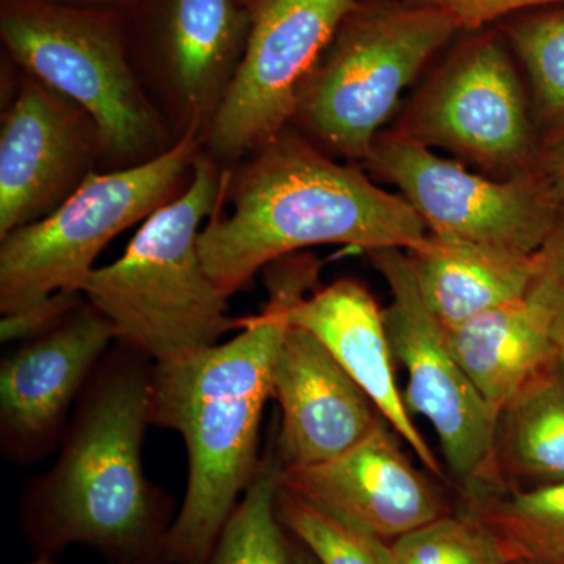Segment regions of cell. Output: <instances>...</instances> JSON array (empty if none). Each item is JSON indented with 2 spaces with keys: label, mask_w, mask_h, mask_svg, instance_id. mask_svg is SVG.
I'll return each instance as SVG.
<instances>
[{
  "label": "cell",
  "mask_w": 564,
  "mask_h": 564,
  "mask_svg": "<svg viewBox=\"0 0 564 564\" xmlns=\"http://www.w3.org/2000/svg\"><path fill=\"white\" fill-rule=\"evenodd\" d=\"M126 17L137 74L174 139L196 131L204 143L247 50V3L143 0Z\"/></svg>",
  "instance_id": "obj_10"
},
{
  "label": "cell",
  "mask_w": 564,
  "mask_h": 564,
  "mask_svg": "<svg viewBox=\"0 0 564 564\" xmlns=\"http://www.w3.org/2000/svg\"><path fill=\"white\" fill-rule=\"evenodd\" d=\"M362 166L399 188L433 236L533 256L562 214L533 172L481 176L397 129L378 135Z\"/></svg>",
  "instance_id": "obj_8"
},
{
  "label": "cell",
  "mask_w": 564,
  "mask_h": 564,
  "mask_svg": "<svg viewBox=\"0 0 564 564\" xmlns=\"http://www.w3.org/2000/svg\"><path fill=\"white\" fill-rule=\"evenodd\" d=\"M47 2L62 3V6L80 7V9H96L131 13L143 0H47Z\"/></svg>",
  "instance_id": "obj_29"
},
{
  "label": "cell",
  "mask_w": 564,
  "mask_h": 564,
  "mask_svg": "<svg viewBox=\"0 0 564 564\" xmlns=\"http://www.w3.org/2000/svg\"><path fill=\"white\" fill-rule=\"evenodd\" d=\"M3 54L77 104L101 135L102 172L159 158L176 139L144 90L120 11L0 0Z\"/></svg>",
  "instance_id": "obj_5"
},
{
  "label": "cell",
  "mask_w": 564,
  "mask_h": 564,
  "mask_svg": "<svg viewBox=\"0 0 564 564\" xmlns=\"http://www.w3.org/2000/svg\"><path fill=\"white\" fill-rule=\"evenodd\" d=\"M282 486L386 543L451 513L440 489L403 454L388 422L339 458L282 470Z\"/></svg>",
  "instance_id": "obj_16"
},
{
  "label": "cell",
  "mask_w": 564,
  "mask_h": 564,
  "mask_svg": "<svg viewBox=\"0 0 564 564\" xmlns=\"http://www.w3.org/2000/svg\"><path fill=\"white\" fill-rule=\"evenodd\" d=\"M152 367L115 343L74 408L57 462L25 485L20 521L36 558L85 545L107 564H170L176 505L141 462Z\"/></svg>",
  "instance_id": "obj_2"
},
{
  "label": "cell",
  "mask_w": 564,
  "mask_h": 564,
  "mask_svg": "<svg viewBox=\"0 0 564 564\" xmlns=\"http://www.w3.org/2000/svg\"><path fill=\"white\" fill-rule=\"evenodd\" d=\"M204 150L188 131L141 165L93 173L58 209L0 239V314L61 291L84 292L99 254L184 193Z\"/></svg>",
  "instance_id": "obj_7"
},
{
  "label": "cell",
  "mask_w": 564,
  "mask_h": 564,
  "mask_svg": "<svg viewBox=\"0 0 564 564\" xmlns=\"http://www.w3.org/2000/svg\"><path fill=\"white\" fill-rule=\"evenodd\" d=\"M25 564H61V563H55L54 558H36V560H33V562L25 563Z\"/></svg>",
  "instance_id": "obj_32"
},
{
  "label": "cell",
  "mask_w": 564,
  "mask_h": 564,
  "mask_svg": "<svg viewBox=\"0 0 564 564\" xmlns=\"http://www.w3.org/2000/svg\"><path fill=\"white\" fill-rule=\"evenodd\" d=\"M525 300L540 315L558 355L564 356V212L534 252V272Z\"/></svg>",
  "instance_id": "obj_26"
},
{
  "label": "cell",
  "mask_w": 564,
  "mask_h": 564,
  "mask_svg": "<svg viewBox=\"0 0 564 564\" xmlns=\"http://www.w3.org/2000/svg\"><path fill=\"white\" fill-rule=\"evenodd\" d=\"M556 181H558V187H556V191H558V193H562V196L564 198V159L562 163H560L558 170H556Z\"/></svg>",
  "instance_id": "obj_31"
},
{
  "label": "cell",
  "mask_w": 564,
  "mask_h": 564,
  "mask_svg": "<svg viewBox=\"0 0 564 564\" xmlns=\"http://www.w3.org/2000/svg\"><path fill=\"white\" fill-rule=\"evenodd\" d=\"M430 231L403 196L375 184L359 163H340L288 128L225 169L220 202L199 251L226 296L267 265L317 245L417 250Z\"/></svg>",
  "instance_id": "obj_3"
},
{
  "label": "cell",
  "mask_w": 564,
  "mask_h": 564,
  "mask_svg": "<svg viewBox=\"0 0 564 564\" xmlns=\"http://www.w3.org/2000/svg\"><path fill=\"white\" fill-rule=\"evenodd\" d=\"M514 564H545V563H530V562H521V563H514Z\"/></svg>",
  "instance_id": "obj_33"
},
{
  "label": "cell",
  "mask_w": 564,
  "mask_h": 564,
  "mask_svg": "<svg viewBox=\"0 0 564 564\" xmlns=\"http://www.w3.org/2000/svg\"><path fill=\"white\" fill-rule=\"evenodd\" d=\"M393 564H511L502 544L464 508L391 543Z\"/></svg>",
  "instance_id": "obj_24"
},
{
  "label": "cell",
  "mask_w": 564,
  "mask_h": 564,
  "mask_svg": "<svg viewBox=\"0 0 564 564\" xmlns=\"http://www.w3.org/2000/svg\"><path fill=\"white\" fill-rule=\"evenodd\" d=\"M273 399L282 470L339 458L386 422L325 345L291 323L274 364Z\"/></svg>",
  "instance_id": "obj_15"
},
{
  "label": "cell",
  "mask_w": 564,
  "mask_h": 564,
  "mask_svg": "<svg viewBox=\"0 0 564 564\" xmlns=\"http://www.w3.org/2000/svg\"><path fill=\"white\" fill-rule=\"evenodd\" d=\"M502 544L511 564H564V481L494 488L466 500Z\"/></svg>",
  "instance_id": "obj_21"
},
{
  "label": "cell",
  "mask_w": 564,
  "mask_h": 564,
  "mask_svg": "<svg viewBox=\"0 0 564 564\" xmlns=\"http://www.w3.org/2000/svg\"><path fill=\"white\" fill-rule=\"evenodd\" d=\"M291 536V534H289ZM292 562L293 564H318L315 556L307 551L302 543L291 536Z\"/></svg>",
  "instance_id": "obj_30"
},
{
  "label": "cell",
  "mask_w": 564,
  "mask_h": 564,
  "mask_svg": "<svg viewBox=\"0 0 564 564\" xmlns=\"http://www.w3.org/2000/svg\"><path fill=\"white\" fill-rule=\"evenodd\" d=\"M397 131L502 177L532 172L533 129L524 90L494 33L464 43L430 77Z\"/></svg>",
  "instance_id": "obj_12"
},
{
  "label": "cell",
  "mask_w": 564,
  "mask_h": 564,
  "mask_svg": "<svg viewBox=\"0 0 564 564\" xmlns=\"http://www.w3.org/2000/svg\"><path fill=\"white\" fill-rule=\"evenodd\" d=\"M383 2H395V0H383Z\"/></svg>",
  "instance_id": "obj_34"
},
{
  "label": "cell",
  "mask_w": 564,
  "mask_h": 564,
  "mask_svg": "<svg viewBox=\"0 0 564 564\" xmlns=\"http://www.w3.org/2000/svg\"><path fill=\"white\" fill-rule=\"evenodd\" d=\"M276 513L285 532L302 543L318 564H393L391 543L289 491L282 484Z\"/></svg>",
  "instance_id": "obj_23"
},
{
  "label": "cell",
  "mask_w": 564,
  "mask_h": 564,
  "mask_svg": "<svg viewBox=\"0 0 564 564\" xmlns=\"http://www.w3.org/2000/svg\"><path fill=\"white\" fill-rule=\"evenodd\" d=\"M107 318L85 300L51 332L21 343L0 366V447L29 466L62 444L82 392L113 344Z\"/></svg>",
  "instance_id": "obj_14"
},
{
  "label": "cell",
  "mask_w": 564,
  "mask_h": 564,
  "mask_svg": "<svg viewBox=\"0 0 564 564\" xmlns=\"http://www.w3.org/2000/svg\"><path fill=\"white\" fill-rule=\"evenodd\" d=\"M359 0H245L250 35L204 151L229 169L291 126L300 88Z\"/></svg>",
  "instance_id": "obj_11"
},
{
  "label": "cell",
  "mask_w": 564,
  "mask_h": 564,
  "mask_svg": "<svg viewBox=\"0 0 564 564\" xmlns=\"http://www.w3.org/2000/svg\"><path fill=\"white\" fill-rule=\"evenodd\" d=\"M367 256L391 292L384 321L393 358L408 375L404 404L432 423L466 500L499 488L494 473L499 414L448 350L443 326L423 303L408 251L383 248Z\"/></svg>",
  "instance_id": "obj_9"
},
{
  "label": "cell",
  "mask_w": 564,
  "mask_h": 564,
  "mask_svg": "<svg viewBox=\"0 0 564 564\" xmlns=\"http://www.w3.org/2000/svg\"><path fill=\"white\" fill-rule=\"evenodd\" d=\"M102 159L95 121L18 69L0 115V239L58 209L93 173L102 172Z\"/></svg>",
  "instance_id": "obj_13"
},
{
  "label": "cell",
  "mask_w": 564,
  "mask_h": 564,
  "mask_svg": "<svg viewBox=\"0 0 564 564\" xmlns=\"http://www.w3.org/2000/svg\"><path fill=\"white\" fill-rule=\"evenodd\" d=\"M225 169L203 150L191 184L141 223L124 252L98 267L84 296L110 323L118 344L154 364L180 361L220 344L245 318L204 267L199 234L220 202Z\"/></svg>",
  "instance_id": "obj_4"
},
{
  "label": "cell",
  "mask_w": 564,
  "mask_h": 564,
  "mask_svg": "<svg viewBox=\"0 0 564 564\" xmlns=\"http://www.w3.org/2000/svg\"><path fill=\"white\" fill-rule=\"evenodd\" d=\"M456 31L436 9L359 0L300 88L289 128L362 165L403 93Z\"/></svg>",
  "instance_id": "obj_6"
},
{
  "label": "cell",
  "mask_w": 564,
  "mask_h": 564,
  "mask_svg": "<svg viewBox=\"0 0 564 564\" xmlns=\"http://www.w3.org/2000/svg\"><path fill=\"white\" fill-rule=\"evenodd\" d=\"M84 293L61 291L0 318V343L13 344L39 337L65 322L82 303Z\"/></svg>",
  "instance_id": "obj_27"
},
{
  "label": "cell",
  "mask_w": 564,
  "mask_h": 564,
  "mask_svg": "<svg viewBox=\"0 0 564 564\" xmlns=\"http://www.w3.org/2000/svg\"><path fill=\"white\" fill-rule=\"evenodd\" d=\"M281 484L282 466L272 430L254 480L226 522L206 564H293L291 536L276 513Z\"/></svg>",
  "instance_id": "obj_22"
},
{
  "label": "cell",
  "mask_w": 564,
  "mask_h": 564,
  "mask_svg": "<svg viewBox=\"0 0 564 564\" xmlns=\"http://www.w3.org/2000/svg\"><path fill=\"white\" fill-rule=\"evenodd\" d=\"M521 62L541 117L564 120V10L533 14L505 25Z\"/></svg>",
  "instance_id": "obj_25"
},
{
  "label": "cell",
  "mask_w": 564,
  "mask_h": 564,
  "mask_svg": "<svg viewBox=\"0 0 564 564\" xmlns=\"http://www.w3.org/2000/svg\"><path fill=\"white\" fill-rule=\"evenodd\" d=\"M289 323L317 337L355 383L367 393L378 413L419 462L436 477L443 467L411 421L397 386L393 351L384 310L373 293L352 278H340L315 289L289 310Z\"/></svg>",
  "instance_id": "obj_17"
},
{
  "label": "cell",
  "mask_w": 564,
  "mask_h": 564,
  "mask_svg": "<svg viewBox=\"0 0 564 564\" xmlns=\"http://www.w3.org/2000/svg\"><path fill=\"white\" fill-rule=\"evenodd\" d=\"M494 473L499 488L564 481V356H556L500 411Z\"/></svg>",
  "instance_id": "obj_20"
},
{
  "label": "cell",
  "mask_w": 564,
  "mask_h": 564,
  "mask_svg": "<svg viewBox=\"0 0 564 564\" xmlns=\"http://www.w3.org/2000/svg\"><path fill=\"white\" fill-rule=\"evenodd\" d=\"M443 329L448 350L497 414L558 356L525 296Z\"/></svg>",
  "instance_id": "obj_19"
},
{
  "label": "cell",
  "mask_w": 564,
  "mask_h": 564,
  "mask_svg": "<svg viewBox=\"0 0 564 564\" xmlns=\"http://www.w3.org/2000/svg\"><path fill=\"white\" fill-rule=\"evenodd\" d=\"M408 256L423 303L443 326L524 299L534 272V254L433 234Z\"/></svg>",
  "instance_id": "obj_18"
},
{
  "label": "cell",
  "mask_w": 564,
  "mask_h": 564,
  "mask_svg": "<svg viewBox=\"0 0 564 564\" xmlns=\"http://www.w3.org/2000/svg\"><path fill=\"white\" fill-rule=\"evenodd\" d=\"M403 2L443 11L455 22L458 31L474 32L516 11L551 6L564 0H403Z\"/></svg>",
  "instance_id": "obj_28"
},
{
  "label": "cell",
  "mask_w": 564,
  "mask_h": 564,
  "mask_svg": "<svg viewBox=\"0 0 564 564\" xmlns=\"http://www.w3.org/2000/svg\"><path fill=\"white\" fill-rule=\"evenodd\" d=\"M321 270L322 261L306 251L270 263L262 270L269 302L245 318L237 336L152 367L151 425L180 433L188 456L184 502L166 536L170 564H206L254 480L289 310L321 288Z\"/></svg>",
  "instance_id": "obj_1"
}]
</instances>
